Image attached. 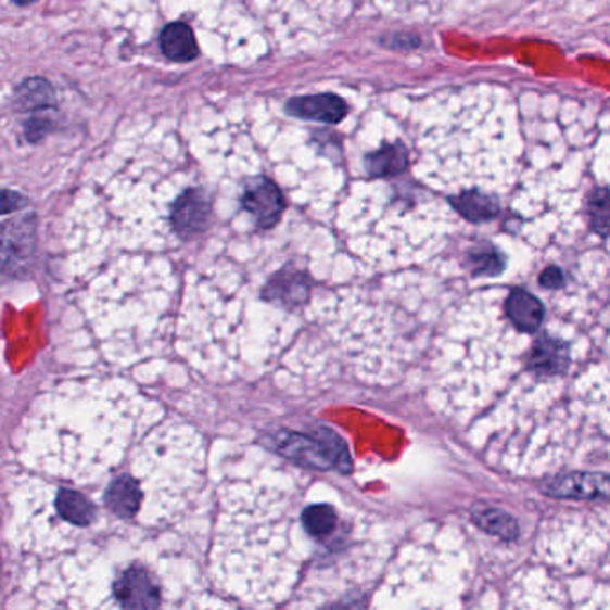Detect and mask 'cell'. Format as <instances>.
Returning <instances> with one entry per match:
<instances>
[{
  "mask_svg": "<svg viewBox=\"0 0 610 610\" xmlns=\"http://www.w3.org/2000/svg\"><path fill=\"white\" fill-rule=\"evenodd\" d=\"M11 2H13V4L21 5V8H24V5L35 4V2H38V0H11Z\"/></svg>",
  "mask_w": 610,
  "mask_h": 610,
  "instance_id": "obj_21",
  "label": "cell"
},
{
  "mask_svg": "<svg viewBox=\"0 0 610 610\" xmlns=\"http://www.w3.org/2000/svg\"><path fill=\"white\" fill-rule=\"evenodd\" d=\"M541 493L560 499H610V474H557L541 485Z\"/></svg>",
  "mask_w": 610,
  "mask_h": 610,
  "instance_id": "obj_6",
  "label": "cell"
},
{
  "mask_svg": "<svg viewBox=\"0 0 610 610\" xmlns=\"http://www.w3.org/2000/svg\"><path fill=\"white\" fill-rule=\"evenodd\" d=\"M297 483L281 474L255 479L225 494L214 559L229 590L247 600H285L295 585L336 589V568L350 548L352 524L336 499L303 496L300 529H294Z\"/></svg>",
  "mask_w": 610,
  "mask_h": 610,
  "instance_id": "obj_2",
  "label": "cell"
},
{
  "mask_svg": "<svg viewBox=\"0 0 610 610\" xmlns=\"http://www.w3.org/2000/svg\"><path fill=\"white\" fill-rule=\"evenodd\" d=\"M160 47H162L163 56L170 62H193L199 56L195 35L183 22H173L163 27L162 35H160Z\"/></svg>",
  "mask_w": 610,
  "mask_h": 610,
  "instance_id": "obj_10",
  "label": "cell"
},
{
  "mask_svg": "<svg viewBox=\"0 0 610 610\" xmlns=\"http://www.w3.org/2000/svg\"><path fill=\"white\" fill-rule=\"evenodd\" d=\"M163 568L143 560H132L124 568H115L107 585L112 606L126 609H156L173 603V584L165 582Z\"/></svg>",
  "mask_w": 610,
  "mask_h": 610,
  "instance_id": "obj_3",
  "label": "cell"
},
{
  "mask_svg": "<svg viewBox=\"0 0 610 610\" xmlns=\"http://www.w3.org/2000/svg\"><path fill=\"white\" fill-rule=\"evenodd\" d=\"M26 198H22L21 193L8 189L2 192V214H11V212L21 209L22 206H26Z\"/></svg>",
  "mask_w": 610,
  "mask_h": 610,
  "instance_id": "obj_20",
  "label": "cell"
},
{
  "mask_svg": "<svg viewBox=\"0 0 610 610\" xmlns=\"http://www.w3.org/2000/svg\"><path fill=\"white\" fill-rule=\"evenodd\" d=\"M52 131H54V123L51 118L31 117L24 123V137L29 143L41 142Z\"/></svg>",
  "mask_w": 610,
  "mask_h": 610,
  "instance_id": "obj_17",
  "label": "cell"
},
{
  "mask_svg": "<svg viewBox=\"0 0 610 610\" xmlns=\"http://www.w3.org/2000/svg\"><path fill=\"white\" fill-rule=\"evenodd\" d=\"M383 47H391V49H412V47H418V38L408 35H391L383 36L380 40Z\"/></svg>",
  "mask_w": 610,
  "mask_h": 610,
  "instance_id": "obj_19",
  "label": "cell"
},
{
  "mask_svg": "<svg viewBox=\"0 0 610 610\" xmlns=\"http://www.w3.org/2000/svg\"><path fill=\"white\" fill-rule=\"evenodd\" d=\"M285 110L289 115L301 120L335 126L346 118L347 102L335 93H317L290 99Z\"/></svg>",
  "mask_w": 610,
  "mask_h": 610,
  "instance_id": "obj_7",
  "label": "cell"
},
{
  "mask_svg": "<svg viewBox=\"0 0 610 610\" xmlns=\"http://www.w3.org/2000/svg\"><path fill=\"white\" fill-rule=\"evenodd\" d=\"M240 206L253 215L256 228L270 229L275 228L285 214L287 201L275 181L258 176L245 183L244 192L240 195Z\"/></svg>",
  "mask_w": 610,
  "mask_h": 610,
  "instance_id": "obj_4",
  "label": "cell"
},
{
  "mask_svg": "<svg viewBox=\"0 0 610 610\" xmlns=\"http://www.w3.org/2000/svg\"><path fill=\"white\" fill-rule=\"evenodd\" d=\"M13 102L18 112H43L56 107V92L46 77H27L15 88Z\"/></svg>",
  "mask_w": 610,
  "mask_h": 610,
  "instance_id": "obj_11",
  "label": "cell"
},
{
  "mask_svg": "<svg viewBox=\"0 0 610 610\" xmlns=\"http://www.w3.org/2000/svg\"><path fill=\"white\" fill-rule=\"evenodd\" d=\"M13 480L16 543L52 557L97 539L142 535L183 514L203 474V444L123 382L49 394L22 437Z\"/></svg>",
  "mask_w": 610,
  "mask_h": 610,
  "instance_id": "obj_1",
  "label": "cell"
},
{
  "mask_svg": "<svg viewBox=\"0 0 610 610\" xmlns=\"http://www.w3.org/2000/svg\"><path fill=\"white\" fill-rule=\"evenodd\" d=\"M212 199L203 189L185 190L170 208V226L179 239L204 233L212 223Z\"/></svg>",
  "mask_w": 610,
  "mask_h": 610,
  "instance_id": "obj_5",
  "label": "cell"
},
{
  "mask_svg": "<svg viewBox=\"0 0 610 610\" xmlns=\"http://www.w3.org/2000/svg\"><path fill=\"white\" fill-rule=\"evenodd\" d=\"M590 229L600 237H610V190L596 189L587 199Z\"/></svg>",
  "mask_w": 610,
  "mask_h": 610,
  "instance_id": "obj_15",
  "label": "cell"
},
{
  "mask_svg": "<svg viewBox=\"0 0 610 610\" xmlns=\"http://www.w3.org/2000/svg\"><path fill=\"white\" fill-rule=\"evenodd\" d=\"M449 203L458 214L462 215L463 219L476 223V225L496 219L501 212V206L496 199L482 192H474V190L455 195L449 199Z\"/></svg>",
  "mask_w": 610,
  "mask_h": 610,
  "instance_id": "obj_14",
  "label": "cell"
},
{
  "mask_svg": "<svg viewBox=\"0 0 610 610\" xmlns=\"http://www.w3.org/2000/svg\"><path fill=\"white\" fill-rule=\"evenodd\" d=\"M364 167L371 178H394L408 168V151L402 142L389 143L369 153L364 160Z\"/></svg>",
  "mask_w": 610,
  "mask_h": 610,
  "instance_id": "obj_12",
  "label": "cell"
},
{
  "mask_svg": "<svg viewBox=\"0 0 610 610\" xmlns=\"http://www.w3.org/2000/svg\"><path fill=\"white\" fill-rule=\"evenodd\" d=\"M474 276H496L505 269V256L491 244H482L469 253Z\"/></svg>",
  "mask_w": 610,
  "mask_h": 610,
  "instance_id": "obj_16",
  "label": "cell"
},
{
  "mask_svg": "<svg viewBox=\"0 0 610 610\" xmlns=\"http://www.w3.org/2000/svg\"><path fill=\"white\" fill-rule=\"evenodd\" d=\"M507 316L519 330L534 333L545 321V306L529 290L512 289L507 300Z\"/></svg>",
  "mask_w": 610,
  "mask_h": 610,
  "instance_id": "obj_9",
  "label": "cell"
},
{
  "mask_svg": "<svg viewBox=\"0 0 610 610\" xmlns=\"http://www.w3.org/2000/svg\"><path fill=\"white\" fill-rule=\"evenodd\" d=\"M541 285L548 290L562 289L565 283L564 272L559 267H548V269L541 275Z\"/></svg>",
  "mask_w": 610,
  "mask_h": 610,
  "instance_id": "obj_18",
  "label": "cell"
},
{
  "mask_svg": "<svg viewBox=\"0 0 610 610\" xmlns=\"http://www.w3.org/2000/svg\"><path fill=\"white\" fill-rule=\"evenodd\" d=\"M471 518L474 524L485 532L504 541H516L521 534L518 521L505 510L485 507V505H474L471 510Z\"/></svg>",
  "mask_w": 610,
  "mask_h": 610,
  "instance_id": "obj_13",
  "label": "cell"
},
{
  "mask_svg": "<svg viewBox=\"0 0 610 610\" xmlns=\"http://www.w3.org/2000/svg\"><path fill=\"white\" fill-rule=\"evenodd\" d=\"M570 346L560 339L543 333L535 342L526 366L534 372L535 378L548 380V378L562 377L570 367Z\"/></svg>",
  "mask_w": 610,
  "mask_h": 610,
  "instance_id": "obj_8",
  "label": "cell"
}]
</instances>
